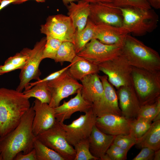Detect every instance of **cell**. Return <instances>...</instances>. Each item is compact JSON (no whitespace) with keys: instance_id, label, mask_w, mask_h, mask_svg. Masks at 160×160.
<instances>
[{"instance_id":"obj_30","label":"cell","mask_w":160,"mask_h":160,"mask_svg":"<svg viewBox=\"0 0 160 160\" xmlns=\"http://www.w3.org/2000/svg\"><path fill=\"white\" fill-rule=\"evenodd\" d=\"M151 124L152 122L141 118L130 120L129 134L137 140L146 132Z\"/></svg>"},{"instance_id":"obj_29","label":"cell","mask_w":160,"mask_h":160,"mask_svg":"<svg viewBox=\"0 0 160 160\" xmlns=\"http://www.w3.org/2000/svg\"><path fill=\"white\" fill-rule=\"evenodd\" d=\"M160 114V98L155 101L141 105L137 118H142L151 122Z\"/></svg>"},{"instance_id":"obj_18","label":"cell","mask_w":160,"mask_h":160,"mask_svg":"<svg viewBox=\"0 0 160 160\" xmlns=\"http://www.w3.org/2000/svg\"><path fill=\"white\" fill-rule=\"evenodd\" d=\"M92 105L83 98L80 89L74 97L67 102L64 101L62 104L54 108L56 119L59 122H63L76 112H87L91 108Z\"/></svg>"},{"instance_id":"obj_38","label":"cell","mask_w":160,"mask_h":160,"mask_svg":"<svg viewBox=\"0 0 160 160\" xmlns=\"http://www.w3.org/2000/svg\"><path fill=\"white\" fill-rule=\"evenodd\" d=\"M155 151L148 148L144 147L132 160H153Z\"/></svg>"},{"instance_id":"obj_24","label":"cell","mask_w":160,"mask_h":160,"mask_svg":"<svg viewBox=\"0 0 160 160\" xmlns=\"http://www.w3.org/2000/svg\"><path fill=\"white\" fill-rule=\"evenodd\" d=\"M139 148L148 147L155 151L160 148V120L153 121L146 132L137 139L135 145Z\"/></svg>"},{"instance_id":"obj_37","label":"cell","mask_w":160,"mask_h":160,"mask_svg":"<svg viewBox=\"0 0 160 160\" xmlns=\"http://www.w3.org/2000/svg\"><path fill=\"white\" fill-rule=\"evenodd\" d=\"M71 63L62 69L52 73L43 79H40L34 82L29 83L25 90L29 89L36 84L42 82H47L57 78L60 76L65 71L67 70L71 65Z\"/></svg>"},{"instance_id":"obj_44","label":"cell","mask_w":160,"mask_h":160,"mask_svg":"<svg viewBox=\"0 0 160 160\" xmlns=\"http://www.w3.org/2000/svg\"><path fill=\"white\" fill-rule=\"evenodd\" d=\"M29 0H16V1L13 3V4H19L22 3ZM38 2H44L45 0H35Z\"/></svg>"},{"instance_id":"obj_32","label":"cell","mask_w":160,"mask_h":160,"mask_svg":"<svg viewBox=\"0 0 160 160\" xmlns=\"http://www.w3.org/2000/svg\"><path fill=\"white\" fill-rule=\"evenodd\" d=\"M46 41L43 51V59L54 60L62 41L50 36H46Z\"/></svg>"},{"instance_id":"obj_6","label":"cell","mask_w":160,"mask_h":160,"mask_svg":"<svg viewBox=\"0 0 160 160\" xmlns=\"http://www.w3.org/2000/svg\"><path fill=\"white\" fill-rule=\"evenodd\" d=\"M98 65L99 71L105 74L109 82L117 88L132 85V67L122 54Z\"/></svg>"},{"instance_id":"obj_39","label":"cell","mask_w":160,"mask_h":160,"mask_svg":"<svg viewBox=\"0 0 160 160\" xmlns=\"http://www.w3.org/2000/svg\"><path fill=\"white\" fill-rule=\"evenodd\" d=\"M25 64L15 65L11 63H4L3 65H0V75L17 69H21Z\"/></svg>"},{"instance_id":"obj_5","label":"cell","mask_w":160,"mask_h":160,"mask_svg":"<svg viewBox=\"0 0 160 160\" xmlns=\"http://www.w3.org/2000/svg\"><path fill=\"white\" fill-rule=\"evenodd\" d=\"M157 73L132 67V84L141 105L153 102L159 97L160 83Z\"/></svg>"},{"instance_id":"obj_11","label":"cell","mask_w":160,"mask_h":160,"mask_svg":"<svg viewBox=\"0 0 160 160\" xmlns=\"http://www.w3.org/2000/svg\"><path fill=\"white\" fill-rule=\"evenodd\" d=\"M122 44H107L93 39L77 55L98 65L121 54Z\"/></svg>"},{"instance_id":"obj_28","label":"cell","mask_w":160,"mask_h":160,"mask_svg":"<svg viewBox=\"0 0 160 160\" xmlns=\"http://www.w3.org/2000/svg\"><path fill=\"white\" fill-rule=\"evenodd\" d=\"M76 55L73 44L63 41L60 45L54 60L56 63L68 62L71 63Z\"/></svg>"},{"instance_id":"obj_46","label":"cell","mask_w":160,"mask_h":160,"mask_svg":"<svg viewBox=\"0 0 160 160\" xmlns=\"http://www.w3.org/2000/svg\"><path fill=\"white\" fill-rule=\"evenodd\" d=\"M79 0H62V1L63 4L66 6L71 2H76L78 1Z\"/></svg>"},{"instance_id":"obj_21","label":"cell","mask_w":160,"mask_h":160,"mask_svg":"<svg viewBox=\"0 0 160 160\" xmlns=\"http://www.w3.org/2000/svg\"><path fill=\"white\" fill-rule=\"evenodd\" d=\"M81 94L87 101L93 104L98 101L104 94L103 84L97 73L88 75L81 81Z\"/></svg>"},{"instance_id":"obj_2","label":"cell","mask_w":160,"mask_h":160,"mask_svg":"<svg viewBox=\"0 0 160 160\" xmlns=\"http://www.w3.org/2000/svg\"><path fill=\"white\" fill-rule=\"evenodd\" d=\"M23 92L0 88V136L13 130L30 108V103Z\"/></svg>"},{"instance_id":"obj_7","label":"cell","mask_w":160,"mask_h":160,"mask_svg":"<svg viewBox=\"0 0 160 160\" xmlns=\"http://www.w3.org/2000/svg\"><path fill=\"white\" fill-rule=\"evenodd\" d=\"M36 137L43 144L58 153L65 160H74L75 150L68 143L64 131L56 120L52 126Z\"/></svg>"},{"instance_id":"obj_26","label":"cell","mask_w":160,"mask_h":160,"mask_svg":"<svg viewBox=\"0 0 160 160\" xmlns=\"http://www.w3.org/2000/svg\"><path fill=\"white\" fill-rule=\"evenodd\" d=\"M22 92L28 98L35 97L43 103L49 104L51 100V93L46 82L38 83Z\"/></svg>"},{"instance_id":"obj_12","label":"cell","mask_w":160,"mask_h":160,"mask_svg":"<svg viewBox=\"0 0 160 160\" xmlns=\"http://www.w3.org/2000/svg\"><path fill=\"white\" fill-rule=\"evenodd\" d=\"M68 69L57 78L47 82L51 95L49 104L52 108L57 107L62 100L76 93L82 88L81 84L69 74Z\"/></svg>"},{"instance_id":"obj_35","label":"cell","mask_w":160,"mask_h":160,"mask_svg":"<svg viewBox=\"0 0 160 160\" xmlns=\"http://www.w3.org/2000/svg\"><path fill=\"white\" fill-rule=\"evenodd\" d=\"M128 151L123 149L113 143L106 151L105 154L109 160H125Z\"/></svg>"},{"instance_id":"obj_47","label":"cell","mask_w":160,"mask_h":160,"mask_svg":"<svg viewBox=\"0 0 160 160\" xmlns=\"http://www.w3.org/2000/svg\"><path fill=\"white\" fill-rule=\"evenodd\" d=\"M0 160H3V159L1 155V152L0 150Z\"/></svg>"},{"instance_id":"obj_42","label":"cell","mask_w":160,"mask_h":160,"mask_svg":"<svg viewBox=\"0 0 160 160\" xmlns=\"http://www.w3.org/2000/svg\"><path fill=\"white\" fill-rule=\"evenodd\" d=\"M16 0H0V11L10 4H12Z\"/></svg>"},{"instance_id":"obj_3","label":"cell","mask_w":160,"mask_h":160,"mask_svg":"<svg viewBox=\"0 0 160 160\" xmlns=\"http://www.w3.org/2000/svg\"><path fill=\"white\" fill-rule=\"evenodd\" d=\"M122 54L132 67L154 73L160 69L159 53L129 34L123 43Z\"/></svg>"},{"instance_id":"obj_40","label":"cell","mask_w":160,"mask_h":160,"mask_svg":"<svg viewBox=\"0 0 160 160\" xmlns=\"http://www.w3.org/2000/svg\"><path fill=\"white\" fill-rule=\"evenodd\" d=\"M13 160H37L35 150L33 148L26 154L19 153L16 155Z\"/></svg>"},{"instance_id":"obj_27","label":"cell","mask_w":160,"mask_h":160,"mask_svg":"<svg viewBox=\"0 0 160 160\" xmlns=\"http://www.w3.org/2000/svg\"><path fill=\"white\" fill-rule=\"evenodd\" d=\"M33 145L37 160H65L58 153L43 144L36 137Z\"/></svg>"},{"instance_id":"obj_36","label":"cell","mask_w":160,"mask_h":160,"mask_svg":"<svg viewBox=\"0 0 160 160\" xmlns=\"http://www.w3.org/2000/svg\"><path fill=\"white\" fill-rule=\"evenodd\" d=\"M31 49L25 48L20 52L10 57L5 61V63H9L15 65H19L26 63L28 58Z\"/></svg>"},{"instance_id":"obj_43","label":"cell","mask_w":160,"mask_h":160,"mask_svg":"<svg viewBox=\"0 0 160 160\" xmlns=\"http://www.w3.org/2000/svg\"><path fill=\"white\" fill-rule=\"evenodd\" d=\"M89 4L95 3H112V0H81Z\"/></svg>"},{"instance_id":"obj_33","label":"cell","mask_w":160,"mask_h":160,"mask_svg":"<svg viewBox=\"0 0 160 160\" xmlns=\"http://www.w3.org/2000/svg\"><path fill=\"white\" fill-rule=\"evenodd\" d=\"M113 5L119 8L134 7L148 9L151 7L147 0H112Z\"/></svg>"},{"instance_id":"obj_16","label":"cell","mask_w":160,"mask_h":160,"mask_svg":"<svg viewBox=\"0 0 160 160\" xmlns=\"http://www.w3.org/2000/svg\"><path fill=\"white\" fill-rule=\"evenodd\" d=\"M130 120L122 115H106L97 117L95 125L103 133L116 136L129 134Z\"/></svg>"},{"instance_id":"obj_34","label":"cell","mask_w":160,"mask_h":160,"mask_svg":"<svg viewBox=\"0 0 160 160\" xmlns=\"http://www.w3.org/2000/svg\"><path fill=\"white\" fill-rule=\"evenodd\" d=\"M137 140L130 134H121L116 136L113 143L125 150H129L135 145Z\"/></svg>"},{"instance_id":"obj_20","label":"cell","mask_w":160,"mask_h":160,"mask_svg":"<svg viewBox=\"0 0 160 160\" xmlns=\"http://www.w3.org/2000/svg\"><path fill=\"white\" fill-rule=\"evenodd\" d=\"M116 136L106 134L95 125L88 137L90 151L98 160H101L113 143Z\"/></svg>"},{"instance_id":"obj_10","label":"cell","mask_w":160,"mask_h":160,"mask_svg":"<svg viewBox=\"0 0 160 160\" xmlns=\"http://www.w3.org/2000/svg\"><path fill=\"white\" fill-rule=\"evenodd\" d=\"M46 41V37H43L36 43L33 49H31L28 59L21 69L19 76L20 82L16 89L17 91L22 92L32 80L40 79L39 77L41 73L39 66L43 60V51Z\"/></svg>"},{"instance_id":"obj_13","label":"cell","mask_w":160,"mask_h":160,"mask_svg":"<svg viewBox=\"0 0 160 160\" xmlns=\"http://www.w3.org/2000/svg\"><path fill=\"white\" fill-rule=\"evenodd\" d=\"M88 19L95 25L104 24L122 27L123 17L121 12L112 3H96L90 4Z\"/></svg>"},{"instance_id":"obj_15","label":"cell","mask_w":160,"mask_h":160,"mask_svg":"<svg viewBox=\"0 0 160 160\" xmlns=\"http://www.w3.org/2000/svg\"><path fill=\"white\" fill-rule=\"evenodd\" d=\"M35 115L32 123V130L35 137L51 127L56 119L54 108L47 103L36 99L32 106Z\"/></svg>"},{"instance_id":"obj_8","label":"cell","mask_w":160,"mask_h":160,"mask_svg":"<svg viewBox=\"0 0 160 160\" xmlns=\"http://www.w3.org/2000/svg\"><path fill=\"white\" fill-rule=\"evenodd\" d=\"M76 31L70 18L62 14L49 16L40 28L41 33L46 36L73 44Z\"/></svg>"},{"instance_id":"obj_31","label":"cell","mask_w":160,"mask_h":160,"mask_svg":"<svg viewBox=\"0 0 160 160\" xmlns=\"http://www.w3.org/2000/svg\"><path fill=\"white\" fill-rule=\"evenodd\" d=\"M74 147L76 151L74 160H98L90 151L88 138L81 141Z\"/></svg>"},{"instance_id":"obj_9","label":"cell","mask_w":160,"mask_h":160,"mask_svg":"<svg viewBox=\"0 0 160 160\" xmlns=\"http://www.w3.org/2000/svg\"><path fill=\"white\" fill-rule=\"evenodd\" d=\"M85 113L69 124L59 122L68 143L73 146L81 141L88 138L95 125L97 117L91 109Z\"/></svg>"},{"instance_id":"obj_17","label":"cell","mask_w":160,"mask_h":160,"mask_svg":"<svg viewBox=\"0 0 160 160\" xmlns=\"http://www.w3.org/2000/svg\"><path fill=\"white\" fill-rule=\"evenodd\" d=\"M119 88L118 95L121 115L129 120L136 118L141 105L134 87L132 85Z\"/></svg>"},{"instance_id":"obj_4","label":"cell","mask_w":160,"mask_h":160,"mask_svg":"<svg viewBox=\"0 0 160 160\" xmlns=\"http://www.w3.org/2000/svg\"><path fill=\"white\" fill-rule=\"evenodd\" d=\"M119 8L122 16V27L128 30L130 33L136 36H143L157 28L159 17L151 9Z\"/></svg>"},{"instance_id":"obj_23","label":"cell","mask_w":160,"mask_h":160,"mask_svg":"<svg viewBox=\"0 0 160 160\" xmlns=\"http://www.w3.org/2000/svg\"><path fill=\"white\" fill-rule=\"evenodd\" d=\"M71 63V65L68 69V73L77 80L81 81L88 75L97 73L99 71L98 65L77 55Z\"/></svg>"},{"instance_id":"obj_25","label":"cell","mask_w":160,"mask_h":160,"mask_svg":"<svg viewBox=\"0 0 160 160\" xmlns=\"http://www.w3.org/2000/svg\"><path fill=\"white\" fill-rule=\"evenodd\" d=\"M95 25L88 19L87 24L81 31L76 32L74 45L76 54L94 38Z\"/></svg>"},{"instance_id":"obj_14","label":"cell","mask_w":160,"mask_h":160,"mask_svg":"<svg viewBox=\"0 0 160 160\" xmlns=\"http://www.w3.org/2000/svg\"><path fill=\"white\" fill-rule=\"evenodd\" d=\"M99 77L103 87L104 94L98 101L92 104V111L97 117L109 114L121 115L118 96L107 76H99Z\"/></svg>"},{"instance_id":"obj_22","label":"cell","mask_w":160,"mask_h":160,"mask_svg":"<svg viewBox=\"0 0 160 160\" xmlns=\"http://www.w3.org/2000/svg\"><path fill=\"white\" fill-rule=\"evenodd\" d=\"M68 16L70 18L76 30L81 31L86 26L90 14V4L79 0L77 3L70 2L66 6Z\"/></svg>"},{"instance_id":"obj_1","label":"cell","mask_w":160,"mask_h":160,"mask_svg":"<svg viewBox=\"0 0 160 160\" xmlns=\"http://www.w3.org/2000/svg\"><path fill=\"white\" fill-rule=\"evenodd\" d=\"M34 115L32 106L13 130L4 136H0V150L3 160H13L18 153L26 154L33 150L35 136L32 125Z\"/></svg>"},{"instance_id":"obj_45","label":"cell","mask_w":160,"mask_h":160,"mask_svg":"<svg viewBox=\"0 0 160 160\" xmlns=\"http://www.w3.org/2000/svg\"><path fill=\"white\" fill-rule=\"evenodd\" d=\"M154 160H160V149L155 151L154 157Z\"/></svg>"},{"instance_id":"obj_41","label":"cell","mask_w":160,"mask_h":160,"mask_svg":"<svg viewBox=\"0 0 160 160\" xmlns=\"http://www.w3.org/2000/svg\"><path fill=\"white\" fill-rule=\"evenodd\" d=\"M149 4L153 8L158 9L160 8V0H147Z\"/></svg>"},{"instance_id":"obj_19","label":"cell","mask_w":160,"mask_h":160,"mask_svg":"<svg viewBox=\"0 0 160 160\" xmlns=\"http://www.w3.org/2000/svg\"><path fill=\"white\" fill-rule=\"evenodd\" d=\"M129 31L122 27L104 24L95 25L94 38L107 44H123Z\"/></svg>"}]
</instances>
